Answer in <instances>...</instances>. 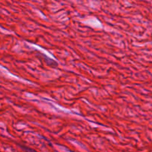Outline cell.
I'll return each mask as SVG.
<instances>
[{
    "instance_id": "cell-1",
    "label": "cell",
    "mask_w": 152,
    "mask_h": 152,
    "mask_svg": "<svg viewBox=\"0 0 152 152\" xmlns=\"http://www.w3.org/2000/svg\"><path fill=\"white\" fill-rule=\"evenodd\" d=\"M22 148H24L23 149L25 150V152H37V151H35V150L32 149V148H28V147L22 146Z\"/></svg>"
}]
</instances>
